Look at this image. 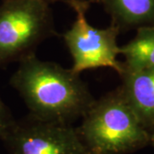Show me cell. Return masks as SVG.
<instances>
[{
    "label": "cell",
    "instance_id": "obj_1",
    "mask_svg": "<svg viewBox=\"0 0 154 154\" xmlns=\"http://www.w3.org/2000/svg\"><path fill=\"white\" fill-rule=\"evenodd\" d=\"M18 63L10 84L34 118L70 123L82 117L95 101L80 75L71 69L40 60L35 54Z\"/></svg>",
    "mask_w": 154,
    "mask_h": 154
},
{
    "label": "cell",
    "instance_id": "obj_2",
    "mask_svg": "<svg viewBox=\"0 0 154 154\" xmlns=\"http://www.w3.org/2000/svg\"><path fill=\"white\" fill-rule=\"evenodd\" d=\"M77 130L89 154L132 152L148 144L151 136L120 87L95 99Z\"/></svg>",
    "mask_w": 154,
    "mask_h": 154
},
{
    "label": "cell",
    "instance_id": "obj_3",
    "mask_svg": "<svg viewBox=\"0 0 154 154\" xmlns=\"http://www.w3.org/2000/svg\"><path fill=\"white\" fill-rule=\"evenodd\" d=\"M51 3L46 0H2L0 3V68L35 54L55 34Z\"/></svg>",
    "mask_w": 154,
    "mask_h": 154
},
{
    "label": "cell",
    "instance_id": "obj_4",
    "mask_svg": "<svg viewBox=\"0 0 154 154\" xmlns=\"http://www.w3.org/2000/svg\"><path fill=\"white\" fill-rule=\"evenodd\" d=\"M91 4L89 0H78L69 5L75 12V19L63 38L73 59L70 69L80 75L85 70L110 68L121 76L124 69L116 58L120 54L116 42L120 30L113 24L105 28L90 25L87 11Z\"/></svg>",
    "mask_w": 154,
    "mask_h": 154
},
{
    "label": "cell",
    "instance_id": "obj_5",
    "mask_svg": "<svg viewBox=\"0 0 154 154\" xmlns=\"http://www.w3.org/2000/svg\"><path fill=\"white\" fill-rule=\"evenodd\" d=\"M3 141L11 154H89L70 123L43 121L30 115L16 121Z\"/></svg>",
    "mask_w": 154,
    "mask_h": 154
},
{
    "label": "cell",
    "instance_id": "obj_6",
    "mask_svg": "<svg viewBox=\"0 0 154 154\" xmlns=\"http://www.w3.org/2000/svg\"><path fill=\"white\" fill-rule=\"evenodd\" d=\"M122 92L144 126H154V68L124 72Z\"/></svg>",
    "mask_w": 154,
    "mask_h": 154
},
{
    "label": "cell",
    "instance_id": "obj_7",
    "mask_svg": "<svg viewBox=\"0 0 154 154\" xmlns=\"http://www.w3.org/2000/svg\"><path fill=\"white\" fill-rule=\"evenodd\" d=\"M111 23L121 31L154 24V0H100Z\"/></svg>",
    "mask_w": 154,
    "mask_h": 154
},
{
    "label": "cell",
    "instance_id": "obj_8",
    "mask_svg": "<svg viewBox=\"0 0 154 154\" xmlns=\"http://www.w3.org/2000/svg\"><path fill=\"white\" fill-rule=\"evenodd\" d=\"M120 54L123 73L154 68V24L138 28L134 38L120 47Z\"/></svg>",
    "mask_w": 154,
    "mask_h": 154
},
{
    "label": "cell",
    "instance_id": "obj_9",
    "mask_svg": "<svg viewBox=\"0 0 154 154\" xmlns=\"http://www.w3.org/2000/svg\"><path fill=\"white\" fill-rule=\"evenodd\" d=\"M10 109L0 97V140H4L16 123Z\"/></svg>",
    "mask_w": 154,
    "mask_h": 154
},
{
    "label": "cell",
    "instance_id": "obj_10",
    "mask_svg": "<svg viewBox=\"0 0 154 154\" xmlns=\"http://www.w3.org/2000/svg\"><path fill=\"white\" fill-rule=\"evenodd\" d=\"M46 1H48L49 3L57 2V1H62V2H64V3H67L68 5H69L72 2H74V1H78V0H46ZM89 1H90V0H89Z\"/></svg>",
    "mask_w": 154,
    "mask_h": 154
},
{
    "label": "cell",
    "instance_id": "obj_11",
    "mask_svg": "<svg viewBox=\"0 0 154 154\" xmlns=\"http://www.w3.org/2000/svg\"><path fill=\"white\" fill-rule=\"evenodd\" d=\"M150 142H151V144L154 146V133L153 134H152L151 136H150Z\"/></svg>",
    "mask_w": 154,
    "mask_h": 154
},
{
    "label": "cell",
    "instance_id": "obj_12",
    "mask_svg": "<svg viewBox=\"0 0 154 154\" xmlns=\"http://www.w3.org/2000/svg\"><path fill=\"white\" fill-rule=\"evenodd\" d=\"M100 0H90L91 3H99Z\"/></svg>",
    "mask_w": 154,
    "mask_h": 154
}]
</instances>
